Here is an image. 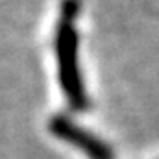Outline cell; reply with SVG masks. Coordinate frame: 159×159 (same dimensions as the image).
<instances>
[{"label": "cell", "instance_id": "2", "mask_svg": "<svg viewBox=\"0 0 159 159\" xmlns=\"http://www.w3.org/2000/svg\"><path fill=\"white\" fill-rule=\"evenodd\" d=\"M50 131L56 137L76 146L91 159H113V152L106 143H102L100 139H96L89 131L81 129L72 120L65 119V117H54L50 120Z\"/></svg>", "mask_w": 159, "mask_h": 159}, {"label": "cell", "instance_id": "1", "mask_svg": "<svg viewBox=\"0 0 159 159\" xmlns=\"http://www.w3.org/2000/svg\"><path fill=\"white\" fill-rule=\"evenodd\" d=\"M56 57L59 65L61 89L74 109L87 107V94L78 67V34L72 17H63L56 32Z\"/></svg>", "mask_w": 159, "mask_h": 159}]
</instances>
